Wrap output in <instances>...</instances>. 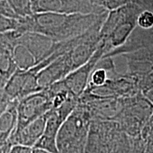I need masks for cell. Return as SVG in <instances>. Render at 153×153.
I'll return each mask as SVG.
<instances>
[{
  "instance_id": "6da1fadb",
  "label": "cell",
  "mask_w": 153,
  "mask_h": 153,
  "mask_svg": "<svg viewBox=\"0 0 153 153\" xmlns=\"http://www.w3.org/2000/svg\"><path fill=\"white\" fill-rule=\"evenodd\" d=\"M108 14H34L24 18L26 32H34L52 38L56 42L66 41L83 35Z\"/></svg>"
},
{
  "instance_id": "7a4b0ae2",
  "label": "cell",
  "mask_w": 153,
  "mask_h": 153,
  "mask_svg": "<svg viewBox=\"0 0 153 153\" xmlns=\"http://www.w3.org/2000/svg\"><path fill=\"white\" fill-rule=\"evenodd\" d=\"M10 48L19 70H28L51 56L58 48L60 42L43 34L27 32L14 41L0 38Z\"/></svg>"
},
{
  "instance_id": "3957f363",
  "label": "cell",
  "mask_w": 153,
  "mask_h": 153,
  "mask_svg": "<svg viewBox=\"0 0 153 153\" xmlns=\"http://www.w3.org/2000/svg\"><path fill=\"white\" fill-rule=\"evenodd\" d=\"M138 10H141L140 6L131 2L108 11L100 30L101 42L104 45L106 55L120 48L128 41L143 9L140 12Z\"/></svg>"
},
{
  "instance_id": "277c9868",
  "label": "cell",
  "mask_w": 153,
  "mask_h": 153,
  "mask_svg": "<svg viewBox=\"0 0 153 153\" xmlns=\"http://www.w3.org/2000/svg\"><path fill=\"white\" fill-rule=\"evenodd\" d=\"M91 120L87 106L79 102L58 133L57 143L59 153H85Z\"/></svg>"
},
{
  "instance_id": "5b68a950",
  "label": "cell",
  "mask_w": 153,
  "mask_h": 153,
  "mask_svg": "<svg viewBox=\"0 0 153 153\" xmlns=\"http://www.w3.org/2000/svg\"><path fill=\"white\" fill-rule=\"evenodd\" d=\"M33 14H97L108 10L93 4L90 0H31Z\"/></svg>"
},
{
  "instance_id": "8992f818",
  "label": "cell",
  "mask_w": 153,
  "mask_h": 153,
  "mask_svg": "<svg viewBox=\"0 0 153 153\" xmlns=\"http://www.w3.org/2000/svg\"><path fill=\"white\" fill-rule=\"evenodd\" d=\"M52 108L53 101L47 89L23 98L18 105V123L14 133L21 131Z\"/></svg>"
},
{
  "instance_id": "52a82bcc",
  "label": "cell",
  "mask_w": 153,
  "mask_h": 153,
  "mask_svg": "<svg viewBox=\"0 0 153 153\" xmlns=\"http://www.w3.org/2000/svg\"><path fill=\"white\" fill-rule=\"evenodd\" d=\"M105 55L106 50L104 48V44L101 42L98 49L90 60L62 79L67 89L72 95L79 99V97L83 94L87 88L89 78L93 70L99 61Z\"/></svg>"
},
{
  "instance_id": "ba28073f",
  "label": "cell",
  "mask_w": 153,
  "mask_h": 153,
  "mask_svg": "<svg viewBox=\"0 0 153 153\" xmlns=\"http://www.w3.org/2000/svg\"><path fill=\"white\" fill-rule=\"evenodd\" d=\"M68 117L58 108L48 111L45 131L33 149H41L51 153H59L57 139L61 126Z\"/></svg>"
},
{
  "instance_id": "9c48e42d",
  "label": "cell",
  "mask_w": 153,
  "mask_h": 153,
  "mask_svg": "<svg viewBox=\"0 0 153 153\" xmlns=\"http://www.w3.org/2000/svg\"><path fill=\"white\" fill-rule=\"evenodd\" d=\"M72 72L71 64L66 53L37 74L36 79L40 90H44L53 84L64 79Z\"/></svg>"
},
{
  "instance_id": "30bf717a",
  "label": "cell",
  "mask_w": 153,
  "mask_h": 153,
  "mask_svg": "<svg viewBox=\"0 0 153 153\" xmlns=\"http://www.w3.org/2000/svg\"><path fill=\"white\" fill-rule=\"evenodd\" d=\"M48 117V112L28 124L21 131L13 134L9 138L13 145H20L33 148L43 136Z\"/></svg>"
},
{
  "instance_id": "8fae6325",
  "label": "cell",
  "mask_w": 153,
  "mask_h": 153,
  "mask_svg": "<svg viewBox=\"0 0 153 153\" xmlns=\"http://www.w3.org/2000/svg\"><path fill=\"white\" fill-rule=\"evenodd\" d=\"M19 101H11L0 116V143L9 140L16 131L18 123Z\"/></svg>"
},
{
  "instance_id": "7c38bea8",
  "label": "cell",
  "mask_w": 153,
  "mask_h": 153,
  "mask_svg": "<svg viewBox=\"0 0 153 153\" xmlns=\"http://www.w3.org/2000/svg\"><path fill=\"white\" fill-rule=\"evenodd\" d=\"M0 89H2L18 70L10 48L0 41Z\"/></svg>"
},
{
  "instance_id": "4fadbf2b",
  "label": "cell",
  "mask_w": 153,
  "mask_h": 153,
  "mask_svg": "<svg viewBox=\"0 0 153 153\" xmlns=\"http://www.w3.org/2000/svg\"><path fill=\"white\" fill-rule=\"evenodd\" d=\"M24 18L13 19L1 16L0 18V33H4L14 30H21L23 33V21Z\"/></svg>"
},
{
  "instance_id": "5bb4252c",
  "label": "cell",
  "mask_w": 153,
  "mask_h": 153,
  "mask_svg": "<svg viewBox=\"0 0 153 153\" xmlns=\"http://www.w3.org/2000/svg\"><path fill=\"white\" fill-rule=\"evenodd\" d=\"M14 10L20 17H27L33 15L31 0H7Z\"/></svg>"
},
{
  "instance_id": "9a60e30c",
  "label": "cell",
  "mask_w": 153,
  "mask_h": 153,
  "mask_svg": "<svg viewBox=\"0 0 153 153\" xmlns=\"http://www.w3.org/2000/svg\"><path fill=\"white\" fill-rule=\"evenodd\" d=\"M137 24L144 30L153 28V11L150 9H143L137 16Z\"/></svg>"
},
{
  "instance_id": "2e32d148",
  "label": "cell",
  "mask_w": 153,
  "mask_h": 153,
  "mask_svg": "<svg viewBox=\"0 0 153 153\" xmlns=\"http://www.w3.org/2000/svg\"><path fill=\"white\" fill-rule=\"evenodd\" d=\"M130 2L135 4L136 0H97V5L109 11L120 8Z\"/></svg>"
},
{
  "instance_id": "e0dca14e",
  "label": "cell",
  "mask_w": 153,
  "mask_h": 153,
  "mask_svg": "<svg viewBox=\"0 0 153 153\" xmlns=\"http://www.w3.org/2000/svg\"><path fill=\"white\" fill-rule=\"evenodd\" d=\"M0 14L1 16L9 17V18H24V17H20L16 14L7 0H0Z\"/></svg>"
},
{
  "instance_id": "ac0fdd59",
  "label": "cell",
  "mask_w": 153,
  "mask_h": 153,
  "mask_svg": "<svg viewBox=\"0 0 153 153\" xmlns=\"http://www.w3.org/2000/svg\"><path fill=\"white\" fill-rule=\"evenodd\" d=\"M33 148L24 145H16L11 148L9 153H33Z\"/></svg>"
},
{
  "instance_id": "d6986e66",
  "label": "cell",
  "mask_w": 153,
  "mask_h": 153,
  "mask_svg": "<svg viewBox=\"0 0 153 153\" xmlns=\"http://www.w3.org/2000/svg\"><path fill=\"white\" fill-rule=\"evenodd\" d=\"M143 94L145 99L153 106V86L145 89L143 91Z\"/></svg>"
},
{
  "instance_id": "ffe728a7",
  "label": "cell",
  "mask_w": 153,
  "mask_h": 153,
  "mask_svg": "<svg viewBox=\"0 0 153 153\" xmlns=\"http://www.w3.org/2000/svg\"><path fill=\"white\" fill-rule=\"evenodd\" d=\"M150 1V0H136V2H135V4H138L139 6H142L143 4L145 3V4H147L146 2L147 1Z\"/></svg>"
},
{
  "instance_id": "44dd1931",
  "label": "cell",
  "mask_w": 153,
  "mask_h": 153,
  "mask_svg": "<svg viewBox=\"0 0 153 153\" xmlns=\"http://www.w3.org/2000/svg\"><path fill=\"white\" fill-rule=\"evenodd\" d=\"M33 153H51L49 152H47V151L41 150V149H33Z\"/></svg>"
},
{
  "instance_id": "7402d4cb",
  "label": "cell",
  "mask_w": 153,
  "mask_h": 153,
  "mask_svg": "<svg viewBox=\"0 0 153 153\" xmlns=\"http://www.w3.org/2000/svg\"><path fill=\"white\" fill-rule=\"evenodd\" d=\"M90 1H91V2H92L93 4H94L97 5V0H90ZM99 7H100V6H99Z\"/></svg>"
},
{
  "instance_id": "603a6c76",
  "label": "cell",
  "mask_w": 153,
  "mask_h": 153,
  "mask_svg": "<svg viewBox=\"0 0 153 153\" xmlns=\"http://www.w3.org/2000/svg\"><path fill=\"white\" fill-rule=\"evenodd\" d=\"M150 124H152V125H153V115H152V118H151V119H150Z\"/></svg>"
}]
</instances>
